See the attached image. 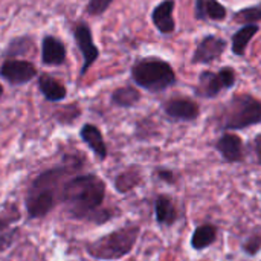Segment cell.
I'll use <instances>...</instances> for the list:
<instances>
[{"instance_id":"cell-1","label":"cell","mask_w":261,"mask_h":261,"mask_svg":"<svg viewBox=\"0 0 261 261\" xmlns=\"http://www.w3.org/2000/svg\"><path fill=\"white\" fill-rule=\"evenodd\" d=\"M106 184L95 174L75 176L63 184L60 200L66 211L75 219L92 217L102 205Z\"/></svg>"},{"instance_id":"cell-2","label":"cell","mask_w":261,"mask_h":261,"mask_svg":"<svg viewBox=\"0 0 261 261\" xmlns=\"http://www.w3.org/2000/svg\"><path fill=\"white\" fill-rule=\"evenodd\" d=\"M66 174L67 170L64 167H57L34 179L24 197L26 211L31 219H43L54 210L61 194V180Z\"/></svg>"},{"instance_id":"cell-3","label":"cell","mask_w":261,"mask_h":261,"mask_svg":"<svg viewBox=\"0 0 261 261\" xmlns=\"http://www.w3.org/2000/svg\"><path fill=\"white\" fill-rule=\"evenodd\" d=\"M138 236H139V226H136V225L125 226V228L116 229L107 236H102L95 242L87 243L86 251L95 260H119V258L125 257L127 254H130V251L133 249V246L138 240Z\"/></svg>"},{"instance_id":"cell-4","label":"cell","mask_w":261,"mask_h":261,"mask_svg":"<svg viewBox=\"0 0 261 261\" xmlns=\"http://www.w3.org/2000/svg\"><path fill=\"white\" fill-rule=\"evenodd\" d=\"M135 83L150 92H161L174 84L176 76L168 63L159 58H142L132 67Z\"/></svg>"},{"instance_id":"cell-5","label":"cell","mask_w":261,"mask_h":261,"mask_svg":"<svg viewBox=\"0 0 261 261\" xmlns=\"http://www.w3.org/2000/svg\"><path fill=\"white\" fill-rule=\"evenodd\" d=\"M261 122V102L252 96H236L226 112V128H245Z\"/></svg>"},{"instance_id":"cell-6","label":"cell","mask_w":261,"mask_h":261,"mask_svg":"<svg viewBox=\"0 0 261 261\" xmlns=\"http://www.w3.org/2000/svg\"><path fill=\"white\" fill-rule=\"evenodd\" d=\"M0 76L12 86H20L32 81L37 76V69L31 61L8 58L0 67Z\"/></svg>"},{"instance_id":"cell-7","label":"cell","mask_w":261,"mask_h":261,"mask_svg":"<svg viewBox=\"0 0 261 261\" xmlns=\"http://www.w3.org/2000/svg\"><path fill=\"white\" fill-rule=\"evenodd\" d=\"M75 41L76 46L83 55V67L80 70V76H84L86 72L90 69V66L98 60L99 57V49L93 41L92 31L86 23H80L75 28Z\"/></svg>"},{"instance_id":"cell-8","label":"cell","mask_w":261,"mask_h":261,"mask_svg":"<svg viewBox=\"0 0 261 261\" xmlns=\"http://www.w3.org/2000/svg\"><path fill=\"white\" fill-rule=\"evenodd\" d=\"M41 60L46 66H60L66 60V46L54 35H46L41 43Z\"/></svg>"},{"instance_id":"cell-9","label":"cell","mask_w":261,"mask_h":261,"mask_svg":"<svg viewBox=\"0 0 261 261\" xmlns=\"http://www.w3.org/2000/svg\"><path fill=\"white\" fill-rule=\"evenodd\" d=\"M80 136L84 144L96 154L98 159L104 161L107 158V145L104 142L101 130L93 124H84L80 130Z\"/></svg>"},{"instance_id":"cell-10","label":"cell","mask_w":261,"mask_h":261,"mask_svg":"<svg viewBox=\"0 0 261 261\" xmlns=\"http://www.w3.org/2000/svg\"><path fill=\"white\" fill-rule=\"evenodd\" d=\"M223 49H225V41L222 38L210 35L199 44L193 60L194 63H210L217 57H220Z\"/></svg>"},{"instance_id":"cell-11","label":"cell","mask_w":261,"mask_h":261,"mask_svg":"<svg viewBox=\"0 0 261 261\" xmlns=\"http://www.w3.org/2000/svg\"><path fill=\"white\" fill-rule=\"evenodd\" d=\"M173 9H174V2L173 0H165L161 5H158L151 14L153 23L162 34H170L174 31V18H173Z\"/></svg>"},{"instance_id":"cell-12","label":"cell","mask_w":261,"mask_h":261,"mask_svg":"<svg viewBox=\"0 0 261 261\" xmlns=\"http://www.w3.org/2000/svg\"><path fill=\"white\" fill-rule=\"evenodd\" d=\"M38 89L43 93V96L50 102L63 101L67 95L66 86L47 73H43L38 76Z\"/></svg>"},{"instance_id":"cell-13","label":"cell","mask_w":261,"mask_h":261,"mask_svg":"<svg viewBox=\"0 0 261 261\" xmlns=\"http://www.w3.org/2000/svg\"><path fill=\"white\" fill-rule=\"evenodd\" d=\"M165 112L171 118L191 121V119L197 118L199 107L196 102H193L190 99H171L165 104Z\"/></svg>"},{"instance_id":"cell-14","label":"cell","mask_w":261,"mask_h":261,"mask_svg":"<svg viewBox=\"0 0 261 261\" xmlns=\"http://www.w3.org/2000/svg\"><path fill=\"white\" fill-rule=\"evenodd\" d=\"M217 150L228 162H237L243 158V142L236 135H223L217 142Z\"/></svg>"},{"instance_id":"cell-15","label":"cell","mask_w":261,"mask_h":261,"mask_svg":"<svg viewBox=\"0 0 261 261\" xmlns=\"http://www.w3.org/2000/svg\"><path fill=\"white\" fill-rule=\"evenodd\" d=\"M154 214L159 225L171 226L177 220V210L173 200L167 196H159L154 203Z\"/></svg>"},{"instance_id":"cell-16","label":"cell","mask_w":261,"mask_h":261,"mask_svg":"<svg viewBox=\"0 0 261 261\" xmlns=\"http://www.w3.org/2000/svg\"><path fill=\"white\" fill-rule=\"evenodd\" d=\"M217 237V229L213 225H202L199 226L193 237H191V246L197 251H202L208 246H211L216 242Z\"/></svg>"},{"instance_id":"cell-17","label":"cell","mask_w":261,"mask_h":261,"mask_svg":"<svg viewBox=\"0 0 261 261\" xmlns=\"http://www.w3.org/2000/svg\"><path fill=\"white\" fill-rule=\"evenodd\" d=\"M141 95L138 92V89L127 86V87H121L116 89L112 95V102L118 107H132L139 101Z\"/></svg>"},{"instance_id":"cell-18","label":"cell","mask_w":261,"mask_h":261,"mask_svg":"<svg viewBox=\"0 0 261 261\" xmlns=\"http://www.w3.org/2000/svg\"><path fill=\"white\" fill-rule=\"evenodd\" d=\"M258 31V26L257 24H246L245 28H242L232 38V50L234 54L237 55H243L245 54V49L248 46V43L251 41V38L257 34Z\"/></svg>"},{"instance_id":"cell-19","label":"cell","mask_w":261,"mask_h":261,"mask_svg":"<svg viewBox=\"0 0 261 261\" xmlns=\"http://www.w3.org/2000/svg\"><path fill=\"white\" fill-rule=\"evenodd\" d=\"M197 12L200 15H208L213 20H222L226 15V9L217 0H199Z\"/></svg>"},{"instance_id":"cell-20","label":"cell","mask_w":261,"mask_h":261,"mask_svg":"<svg viewBox=\"0 0 261 261\" xmlns=\"http://www.w3.org/2000/svg\"><path fill=\"white\" fill-rule=\"evenodd\" d=\"M223 89L219 75H214L213 72H203L200 76V92L205 96H216Z\"/></svg>"},{"instance_id":"cell-21","label":"cell","mask_w":261,"mask_h":261,"mask_svg":"<svg viewBox=\"0 0 261 261\" xmlns=\"http://www.w3.org/2000/svg\"><path fill=\"white\" fill-rule=\"evenodd\" d=\"M138 182H139V174H138V171L130 170V171H127V173H122V174L116 179L115 187H116V190H118L119 193H127V191H130Z\"/></svg>"},{"instance_id":"cell-22","label":"cell","mask_w":261,"mask_h":261,"mask_svg":"<svg viewBox=\"0 0 261 261\" xmlns=\"http://www.w3.org/2000/svg\"><path fill=\"white\" fill-rule=\"evenodd\" d=\"M26 47H31V40H29L28 37L15 38V40L11 41V44L8 46L6 55H8V57H15V55H18V54L28 52L29 49H26Z\"/></svg>"},{"instance_id":"cell-23","label":"cell","mask_w":261,"mask_h":261,"mask_svg":"<svg viewBox=\"0 0 261 261\" xmlns=\"http://www.w3.org/2000/svg\"><path fill=\"white\" fill-rule=\"evenodd\" d=\"M113 0H89V5H87V12L90 15H102L107 8L112 5Z\"/></svg>"},{"instance_id":"cell-24","label":"cell","mask_w":261,"mask_h":261,"mask_svg":"<svg viewBox=\"0 0 261 261\" xmlns=\"http://www.w3.org/2000/svg\"><path fill=\"white\" fill-rule=\"evenodd\" d=\"M236 18H237V20H240V21H246V23H251V21L260 20L261 6L260 8H252V9H245V11H242L240 14H237V17H236Z\"/></svg>"},{"instance_id":"cell-25","label":"cell","mask_w":261,"mask_h":261,"mask_svg":"<svg viewBox=\"0 0 261 261\" xmlns=\"http://www.w3.org/2000/svg\"><path fill=\"white\" fill-rule=\"evenodd\" d=\"M217 75H219V80H220V83H222L223 87H231V86L236 83V73H234V70L229 69V67L222 69Z\"/></svg>"},{"instance_id":"cell-26","label":"cell","mask_w":261,"mask_h":261,"mask_svg":"<svg viewBox=\"0 0 261 261\" xmlns=\"http://www.w3.org/2000/svg\"><path fill=\"white\" fill-rule=\"evenodd\" d=\"M14 237H15V231H8V232H2L0 234V252H3L5 249H8L12 242H14Z\"/></svg>"},{"instance_id":"cell-27","label":"cell","mask_w":261,"mask_h":261,"mask_svg":"<svg viewBox=\"0 0 261 261\" xmlns=\"http://www.w3.org/2000/svg\"><path fill=\"white\" fill-rule=\"evenodd\" d=\"M159 177H161L162 180L168 182V184L174 182V179H173V173H171V171H164V170H161V171H159Z\"/></svg>"},{"instance_id":"cell-28","label":"cell","mask_w":261,"mask_h":261,"mask_svg":"<svg viewBox=\"0 0 261 261\" xmlns=\"http://www.w3.org/2000/svg\"><path fill=\"white\" fill-rule=\"evenodd\" d=\"M255 151H257L258 162L261 164V136H258V138L255 139Z\"/></svg>"},{"instance_id":"cell-29","label":"cell","mask_w":261,"mask_h":261,"mask_svg":"<svg viewBox=\"0 0 261 261\" xmlns=\"http://www.w3.org/2000/svg\"><path fill=\"white\" fill-rule=\"evenodd\" d=\"M2 95H3V86L0 84V98H2Z\"/></svg>"}]
</instances>
